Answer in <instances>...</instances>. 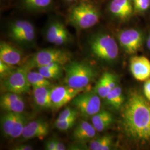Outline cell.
<instances>
[{"label": "cell", "mask_w": 150, "mask_h": 150, "mask_svg": "<svg viewBox=\"0 0 150 150\" xmlns=\"http://www.w3.org/2000/svg\"><path fill=\"white\" fill-rule=\"evenodd\" d=\"M66 1H67V2H74V1H76V0H65Z\"/></svg>", "instance_id": "obj_37"}, {"label": "cell", "mask_w": 150, "mask_h": 150, "mask_svg": "<svg viewBox=\"0 0 150 150\" xmlns=\"http://www.w3.org/2000/svg\"><path fill=\"white\" fill-rule=\"evenodd\" d=\"M100 14L96 7L87 1L74 6L69 14L70 24L78 30H86L95 26L100 21Z\"/></svg>", "instance_id": "obj_3"}, {"label": "cell", "mask_w": 150, "mask_h": 150, "mask_svg": "<svg viewBox=\"0 0 150 150\" xmlns=\"http://www.w3.org/2000/svg\"><path fill=\"white\" fill-rule=\"evenodd\" d=\"M64 70L66 85L76 89L86 88L96 77L95 68L85 62L70 61L64 66Z\"/></svg>", "instance_id": "obj_2"}, {"label": "cell", "mask_w": 150, "mask_h": 150, "mask_svg": "<svg viewBox=\"0 0 150 150\" xmlns=\"http://www.w3.org/2000/svg\"><path fill=\"white\" fill-rule=\"evenodd\" d=\"M12 150H32L33 148L31 146L27 145H18L13 147Z\"/></svg>", "instance_id": "obj_34"}, {"label": "cell", "mask_w": 150, "mask_h": 150, "mask_svg": "<svg viewBox=\"0 0 150 150\" xmlns=\"http://www.w3.org/2000/svg\"><path fill=\"white\" fill-rule=\"evenodd\" d=\"M121 110V127L126 136L136 142H150V101L139 91L132 90Z\"/></svg>", "instance_id": "obj_1"}, {"label": "cell", "mask_w": 150, "mask_h": 150, "mask_svg": "<svg viewBox=\"0 0 150 150\" xmlns=\"http://www.w3.org/2000/svg\"><path fill=\"white\" fill-rule=\"evenodd\" d=\"M93 91L100 96L102 98H105L108 93L111 91L108 83L105 73L102 75L101 78L97 82L96 85Z\"/></svg>", "instance_id": "obj_26"}, {"label": "cell", "mask_w": 150, "mask_h": 150, "mask_svg": "<svg viewBox=\"0 0 150 150\" xmlns=\"http://www.w3.org/2000/svg\"><path fill=\"white\" fill-rule=\"evenodd\" d=\"M64 28L66 27L64 24L59 21L51 22L49 24L46 33V38L47 41L54 44L56 38Z\"/></svg>", "instance_id": "obj_23"}, {"label": "cell", "mask_w": 150, "mask_h": 150, "mask_svg": "<svg viewBox=\"0 0 150 150\" xmlns=\"http://www.w3.org/2000/svg\"><path fill=\"white\" fill-rule=\"evenodd\" d=\"M105 99L107 105L115 110H121L125 102L122 90L118 85L108 93Z\"/></svg>", "instance_id": "obj_18"}, {"label": "cell", "mask_w": 150, "mask_h": 150, "mask_svg": "<svg viewBox=\"0 0 150 150\" xmlns=\"http://www.w3.org/2000/svg\"><path fill=\"white\" fill-rule=\"evenodd\" d=\"M20 113L7 112L1 118V125L3 134L7 137H10L11 132L16 125Z\"/></svg>", "instance_id": "obj_19"}, {"label": "cell", "mask_w": 150, "mask_h": 150, "mask_svg": "<svg viewBox=\"0 0 150 150\" xmlns=\"http://www.w3.org/2000/svg\"><path fill=\"white\" fill-rule=\"evenodd\" d=\"M134 12L144 13L150 7V0H133Z\"/></svg>", "instance_id": "obj_29"}, {"label": "cell", "mask_w": 150, "mask_h": 150, "mask_svg": "<svg viewBox=\"0 0 150 150\" xmlns=\"http://www.w3.org/2000/svg\"><path fill=\"white\" fill-rule=\"evenodd\" d=\"M77 116H74L71 117L67 119L64 121H61V122H58L54 123V125L56 127L59 131H66L69 130V129H71L74 125H75L76 119H77Z\"/></svg>", "instance_id": "obj_28"}, {"label": "cell", "mask_w": 150, "mask_h": 150, "mask_svg": "<svg viewBox=\"0 0 150 150\" xmlns=\"http://www.w3.org/2000/svg\"><path fill=\"white\" fill-rule=\"evenodd\" d=\"M97 132L92 123L82 121L75 128L72 136L76 141L83 143L93 139L96 136Z\"/></svg>", "instance_id": "obj_15"}, {"label": "cell", "mask_w": 150, "mask_h": 150, "mask_svg": "<svg viewBox=\"0 0 150 150\" xmlns=\"http://www.w3.org/2000/svg\"><path fill=\"white\" fill-rule=\"evenodd\" d=\"M27 77L30 84L32 87H48L51 85L49 80L45 78L40 72L32 71L29 70L27 74Z\"/></svg>", "instance_id": "obj_21"}, {"label": "cell", "mask_w": 150, "mask_h": 150, "mask_svg": "<svg viewBox=\"0 0 150 150\" xmlns=\"http://www.w3.org/2000/svg\"><path fill=\"white\" fill-rule=\"evenodd\" d=\"M146 45H147V47L150 51V34L149 35V36L147 37V38Z\"/></svg>", "instance_id": "obj_36"}, {"label": "cell", "mask_w": 150, "mask_h": 150, "mask_svg": "<svg viewBox=\"0 0 150 150\" xmlns=\"http://www.w3.org/2000/svg\"><path fill=\"white\" fill-rule=\"evenodd\" d=\"M8 35L17 43L28 45L32 43L35 40V29L30 22L25 20H17L10 25Z\"/></svg>", "instance_id": "obj_8"}, {"label": "cell", "mask_w": 150, "mask_h": 150, "mask_svg": "<svg viewBox=\"0 0 150 150\" xmlns=\"http://www.w3.org/2000/svg\"><path fill=\"white\" fill-rule=\"evenodd\" d=\"M108 9L114 17L121 21L127 20L134 12L133 0H112Z\"/></svg>", "instance_id": "obj_13"}, {"label": "cell", "mask_w": 150, "mask_h": 150, "mask_svg": "<svg viewBox=\"0 0 150 150\" xmlns=\"http://www.w3.org/2000/svg\"><path fill=\"white\" fill-rule=\"evenodd\" d=\"M53 0H22V5L29 11H42L51 5Z\"/></svg>", "instance_id": "obj_22"}, {"label": "cell", "mask_w": 150, "mask_h": 150, "mask_svg": "<svg viewBox=\"0 0 150 150\" xmlns=\"http://www.w3.org/2000/svg\"><path fill=\"white\" fill-rule=\"evenodd\" d=\"M1 107L7 112L23 113L25 109V102L23 98L10 102L0 103Z\"/></svg>", "instance_id": "obj_24"}, {"label": "cell", "mask_w": 150, "mask_h": 150, "mask_svg": "<svg viewBox=\"0 0 150 150\" xmlns=\"http://www.w3.org/2000/svg\"><path fill=\"white\" fill-rule=\"evenodd\" d=\"M21 51L11 44L1 41L0 43V60L7 64L16 66L21 62Z\"/></svg>", "instance_id": "obj_14"}, {"label": "cell", "mask_w": 150, "mask_h": 150, "mask_svg": "<svg viewBox=\"0 0 150 150\" xmlns=\"http://www.w3.org/2000/svg\"><path fill=\"white\" fill-rule=\"evenodd\" d=\"M118 42L123 51L132 55L137 52L144 42L142 32L137 29L129 28L122 30L118 35Z\"/></svg>", "instance_id": "obj_9"}, {"label": "cell", "mask_w": 150, "mask_h": 150, "mask_svg": "<svg viewBox=\"0 0 150 150\" xmlns=\"http://www.w3.org/2000/svg\"><path fill=\"white\" fill-rule=\"evenodd\" d=\"M29 70L25 66L17 68L11 74L4 79L1 87L5 92L22 95L30 91L31 85L27 77Z\"/></svg>", "instance_id": "obj_7"}, {"label": "cell", "mask_w": 150, "mask_h": 150, "mask_svg": "<svg viewBox=\"0 0 150 150\" xmlns=\"http://www.w3.org/2000/svg\"><path fill=\"white\" fill-rule=\"evenodd\" d=\"M92 54L97 59L106 62H112L119 54L118 44L115 38L107 33L94 35L89 41Z\"/></svg>", "instance_id": "obj_4"}, {"label": "cell", "mask_w": 150, "mask_h": 150, "mask_svg": "<svg viewBox=\"0 0 150 150\" xmlns=\"http://www.w3.org/2000/svg\"><path fill=\"white\" fill-rule=\"evenodd\" d=\"M45 149L47 150H56V139H49L45 145Z\"/></svg>", "instance_id": "obj_33"}, {"label": "cell", "mask_w": 150, "mask_h": 150, "mask_svg": "<svg viewBox=\"0 0 150 150\" xmlns=\"http://www.w3.org/2000/svg\"><path fill=\"white\" fill-rule=\"evenodd\" d=\"M51 88L48 87H33V98L38 107L43 109L52 108L50 96Z\"/></svg>", "instance_id": "obj_17"}, {"label": "cell", "mask_w": 150, "mask_h": 150, "mask_svg": "<svg viewBox=\"0 0 150 150\" xmlns=\"http://www.w3.org/2000/svg\"><path fill=\"white\" fill-rule=\"evenodd\" d=\"M114 121L112 114L106 110H101L91 118V122L97 132H102L108 129Z\"/></svg>", "instance_id": "obj_16"}, {"label": "cell", "mask_w": 150, "mask_h": 150, "mask_svg": "<svg viewBox=\"0 0 150 150\" xmlns=\"http://www.w3.org/2000/svg\"><path fill=\"white\" fill-rule=\"evenodd\" d=\"M48 123L43 120H33L27 122L22 134V137L26 139H43L49 133Z\"/></svg>", "instance_id": "obj_12"}, {"label": "cell", "mask_w": 150, "mask_h": 150, "mask_svg": "<svg viewBox=\"0 0 150 150\" xmlns=\"http://www.w3.org/2000/svg\"><path fill=\"white\" fill-rule=\"evenodd\" d=\"M56 150H64L66 149L64 144L56 139Z\"/></svg>", "instance_id": "obj_35"}, {"label": "cell", "mask_w": 150, "mask_h": 150, "mask_svg": "<svg viewBox=\"0 0 150 150\" xmlns=\"http://www.w3.org/2000/svg\"><path fill=\"white\" fill-rule=\"evenodd\" d=\"M129 69L133 77L139 81L150 79V61L143 56H134L129 61Z\"/></svg>", "instance_id": "obj_11"}, {"label": "cell", "mask_w": 150, "mask_h": 150, "mask_svg": "<svg viewBox=\"0 0 150 150\" xmlns=\"http://www.w3.org/2000/svg\"><path fill=\"white\" fill-rule=\"evenodd\" d=\"M86 88L76 89L70 86H55L51 88L50 96L52 108L58 110L71 102L79 93Z\"/></svg>", "instance_id": "obj_10"}, {"label": "cell", "mask_w": 150, "mask_h": 150, "mask_svg": "<svg viewBox=\"0 0 150 150\" xmlns=\"http://www.w3.org/2000/svg\"><path fill=\"white\" fill-rule=\"evenodd\" d=\"M77 113L78 111L76 109H74L71 107H66L59 113L58 117L56 119L55 122H61L67 119H69L72 116H77Z\"/></svg>", "instance_id": "obj_30"}, {"label": "cell", "mask_w": 150, "mask_h": 150, "mask_svg": "<svg viewBox=\"0 0 150 150\" xmlns=\"http://www.w3.org/2000/svg\"><path fill=\"white\" fill-rule=\"evenodd\" d=\"M17 67L15 66L7 64L0 60V76L1 79H5L11 74Z\"/></svg>", "instance_id": "obj_31"}, {"label": "cell", "mask_w": 150, "mask_h": 150, "mask_svg": "<svg viewBox=\"0 0 150 150\" xmlns=\"http://www.w3.org/2000/svg\"><path fill=\"white\" fill-rule=\"evenodd\" d=\"M71 103L86 118L92 117L101 110V97L94 91L81 92Z\"/></svg>", "instance_id": "obj_6"}, {"label": "cell", "mask_w": 150, "mask_h": 150, "mask_svg": "<svg viewBox=\"0 0 150 150\" xmlns=\"http://www.w3.org/2000/svg\"><path fill=\"white\" fill-rule=\"evenodd\" d=\"M38 72L48 80L57 79L62 75V71L50 69L46 66L38 67Z\"/></svg>", "instance_id": "obj_27"}, {"label": "cell", "mask_w": 150, "mask_h": 150, "mask_svg": "<svg viewBox=\"0 0 150 150\" xmlns=\"http://www.w3.org/2000/svg\"><path fill=\"white\" fill-rule=\"evenodd\" d=\"M143 89L145 98L150 102V79L146 81Z\"/></svg>", "instance_id": "obj_32"}, {"label": "cell", "mask_w": 150, "mask_h": 150, "mask_svg": "<svg viewBox=\"0 0 150 150\" xmlns=\"http://www.w3.org/2000/svg\"><path fill=\"white\" fill-rule=\"evenodd\" d=\"M113 146V138L110 135H104L90 141L88 149L91 150H111Z\"/></svg>", "instance_id": "obj_20"}, {"label": "cell", "mask_w": 150, "mask_h": 150, "mask_svg": "<svg viewBox=\"0 0 150 150\" xmlns=\"http://www.w3.org/2000/svg\"><path fill=\"white\" fill-rule=\"evenodd\" d=\"M71 59V54L67 51L59 48L42 49L33 54L27 59L25 66L29 70L34 67L45 66L51 63H58L64 66Z\"/></svg>", "instance_id": "obj_5"}, {"label": "cell", "mask_w": 150, "mask_h": 150, "mask_svg": "<svg viewBox=\"0 0 150 150\" xmlns=\"http://www.w3.org/2000/svg\"><path fill=\"white\" fill-rule=\"evenodd\" d=\"M27 123V117L23 113H20L9 138L17 139L21 136L23 130Z\"/></svg>", "instance_id": "obj_25"}]
</instances>
